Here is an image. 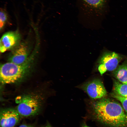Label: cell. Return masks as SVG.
<instances>
[{
	"label": "cell",
	"instance_id": "cell-1",
	"mask_svg": "<svg viewBox=\"0 0 127 127\" xmlns=\"http://www.w3.org/2000/svg\"><path fill=\"white\" fill-rule=\"evenodd\" d=\"M95 116L98 121L110 127H127V115L117 101L105 97L92 105Z\"/></svg>",
	"mask_w": 127,
	"mask_h": 127
},
{
	"label": "cell",
	"instance_id": "cell-2",
	"mask_svg": "<svg viewBox=\"0 0 127 127\" xmlns=\"http://www.w3.org/2000/svg\"><path fill=\"white\" fill-rule=\"evenodd\" d=\"M32 57L24 63L16 64L9 62L0 65V80L3 84L14 83L24 78L30 71L32 65Z\"/></svg>",
	"mask_w": 127,
	"mask_h": 127
},
{
	"label": "cell",
	"instance_id": "cell-3",
	"mask_svg": "<svg viewBox=\"0 0 127 127\" xmlns=\"http://www.w3.org/2000/svg\"><path fill=\"white\" fill-rule=\"evenodd\" d=\"M43 98L40 95L32 93L23 96L16 109L21 116L28 117L38 114L41 110Z\"/></svg>",
	"mask_w": 127,
	"mask_h": 127
},
{
	"label": "cell",
	"instance_id": "cell-4",
	"mask_svg": "<svg viewBox=\"0 0 127 127\" xmlns=\"http://www.w3.org/2000/svg\"><path fill=\"white\" fill-rule=\"evenodd\" d=\"M84 91L91 99H96L105 97L107 92L102 81L95 79L85 82L78 86Z\"/></svg>",
	"mask_w": 127,
	"mask_h": 127
},
{
	"label": "cell",
	"instance_id": "cell-5",
	"mask_svg": "<svg viewBox=\"0 0 127 127\" xmlns=\"http://www.w3.org/2000/svg\"><path fill=\"white\" fill-rule=\"evenodd\" d=\"M121 59V57L115 52H104L98 62V70L100 74L102 75L107 71L115 70Z\"/></svg>",
	"mask_w": 127,
	"mask_h": 127
},
{
	"label": "cell",
	"instance_id": "cell-6",
	"mask_svg": "<svg viewBox=\"0 0 127 127\" xmlns=\"http://www.w3.org/2000/svg\"><path fill=\"white\" fill-rule=\"evenodd\" d=\"M21 116L16 109H2L0 112L1 127H14L19 122Z\"/></svg>",
	"mask_w": 127,
	"mask_h": 127
},
{
	"label": "cell",
	"instance_id": "cell-7",
	"mask_svg": "<svg viewBox=\"0 0 127 127\" xmlns=\"http://www.w3.org/2000/svg\"><path fill=\"white\" fill-rule=\"evenodd\" d=\"M29 53L28 45L25 43H21L17 46L9 56V62L17 64H22L28 59Z\"/></svg>",
	"mask_w": 127,
	"mask_h": 127
},
{
	"label": "cell",
	"instance_id": "cell-8",
	"mask_svg": "<svg viewBox=\"0 0 127 127\" xmlns=\"http://www.w3.org/2000/svg\"><path fill=\"white\" fill-rule=\"evenodd\" d=\"M20 39L17 32H9L3 35L0 41V51L3 53L13 48L18 44Z\"/></svg>",
	"mask_w": 127,
	"mask_h": 127
},
{
	"label": "cell",
	"instance_id": "cell-9",
	"mask_svg": "<svg viewBox=\"0 0 127 127\" xmlns=\"http://www.w3.org/2000/svg\"><path fill=\"white\" fill-rule=\"evenodd\" d=\"M113 75L118 81L127 85V60L118 66L114 71Z\"/></svg>",
	"mask_w": 127,
	"mask_h": 127
},
{
	"label": "cell",
	"instance_id": "cell-10",
	"mask_svg": "<svg viewBox=\"0 0 127 127\" xmlns=\"http://www.w3.org/2000/svg\"><path fill=\"white\" fill-rule=\"evenodd\" d=\"M113 90L114 93L120 96L127 98V85L114 80Z\"/></svg>",
	"mask_w": 127,
	"mask_h": 127
},
{
	"label": "cell",
	"instance_id": "cell-11",
	"mask_svg": "<svg viewBox=\"0 0 127 127\" xmlns=\"http://www.w3.org/2000/svg\"><path fill=\"white\" fill-rule=\"evenodd\" d=\"M8 18V14L5 9L0 8V28L1 29L3 27Z\"/></svg>",
	"mask_w": 127,
	"mask_h": 127
},
{
	"label": "cell",
	"instance_id": "cell-12",
	"mask_svg": "<svg viewBox=\"0 0 127 127\" xmlns=\"http://www.w3.org/2000/svg\"><path fill=\"white\" fill-rule=\"evenodd\" d=\"M112 95L113 98L121 103L123 109L127 115V98L120 96L114 93H113Z\"/></svg>",
	"mask_w": 127,
	"mask_h": 127
},
{
	"label": "cell",
	"instance_id": "cell-13",
	"mask_svg": "<svg viewBox=\"0 0 127 127\" xmlns=\"http://www.w3.org/2000/svg\"><path fill=\"white\" fill-rule=\"evenodd\" d=\"M19 127H34L31 125L23 124L20 125Z\"/></svg>",
	"mask_w": 127,
	"mask_h": 127
},
{
	"label": "cell",
	"instance_id": "cell-14",
	"mask_svg": "<svg viewBox=\"0 0 127 127\" xmlns=\"http://www.w3.org/2000/svg\"><path fill=\"white\" fill-rule=\"evenodd\" d=\"M41 127H53L49 123H47L45 125L42 126Z\"/></svg>",
	"mask_w": 127,
	"mask_h": 127
},
{
	"label": "cell",
	"instance_id": "cell-15",
	"mask_svg": "<svg viewBox=\"0 0 127 127\" xmlns=\"http://www.w3.org/2000/svg\"><path fill=\"white\" fill-rule=\"evenodd\" d=\"M83 127H89L87 126H84Z\"/></svg>",
	"mask_w": 127,
	"mask_h": 127
}]
</instances>
